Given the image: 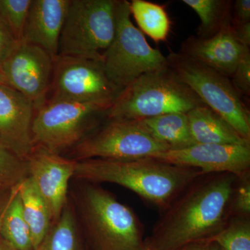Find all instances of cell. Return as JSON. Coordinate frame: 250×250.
<instances>
[{
    "label": "cell",
    "mask_w": 250,
    "mask_h": 250,
    "mask_svg": "<svg viewBox=\"0 0 250 250\" xmlns=\"http://www.w3.org/2000/svg\"><path fill=\"white\" fill-rule=\"evenodd\" d=\"M248 49L237 40L229 24L208 39L189 36L179 52L230 79Z\"/></svg>",
    "instance_id": "9a60e30c"
},
{
    "label": "cell",
    "mask_w": 250,
    "mask_h": 250,
    "mask_svg": "<svg viewBox=\"0 0 250 250\" xmlns=\"http://www.w3.org/2000/svg\"><path fill=\"white\" fill-rule=\"evenodd\" d=\"M116 4L117 0H70L59 56L103 59L116 32Z\"/></svg>",
    "instance_id": "52a82bcc"
},
{
    "label": "cell",
    "mask_w": 250,
    "mask_h": 250,
    "mask_svg": "<svg viewBox=\"0 0 250 250\" xmlns=\"http://www.w3.org/2000/svg\"><path fill=\"white\" fill-rule=\"evenodd\" d=\"M31 0H0V18L21 42Z\"/></svg>",
    "instance_id": "484cf974"
},
{
    "label": "cell",
    "mask_w": 250,
    "mask_h": 250,
    "mask_svg": "<svg viewBox=\"0 0 250 250\" xmlns=\"http://www.w3.org/2000/svg\"><path fill=\"white\" fill-rule=\"evenodd\" d=\"M149 157L197 169L204 174L230 173L239 179L250 175V145L197 143L184 149H168Z\"/></svg>",
    "instance_id": "7c38bea8"
},
{
    "label": "cell",
    "mask_w": 250,
    "mask_h": 250,
    "mask_svg": "<svg viewBox=\"0 0 250 250\" xmlns=\"http://www.w3.org/2000/svg\"><path fill=\"white\" fill-rule=\"evenodd\" d=\"M232 215L250 216V175L239 179L233 195Z\"/></svg>",
    "instance_id": "83f0119b"
},
{
    "label": "cell",
    "mask_w": 250,
    "mask_h": 250,
    "mask_svg": "<svg viewBox=\"0 0 250 250\" xmlns=\"http://www.w3.org/2000/svg\"><path fill=\"white\" fill-rule=\"evenodd\" d=\"M167 65L215 113L223 117L243 139L250 141V113L229 77L179 52L166 57Z\"/></svg>",
    "instance_id": "ba28073f"
},
{
    "label": "cell",
    "mask_w": 250,
    "mask_h": 250,
    "mask_svg": "<svg viewBox=\"0 0 250 250\" xmlns=\"http://www.w3.org/2000/svg\"><path fill=\"white\" fill-rule=\"evenodd\" d=\"M190 132L195 144L250 145L228 122L207 106L187 113Z\"/></svg>",
    "instance_id": "e0dca14e"
},
{
    "label": "cell",
    "mask_w": 250,
    "mask_h": 250,
    "mask_svg": "<svg viewBox=\"0 0 250 250\" xmlns=\"http://www.w3.org/2000/svg\"><path fill=\"white\" fill-rule=\"evenodd\" d=\"M18 187L8 193L0 222V236L16 250H34Z\"/></svg>",
    "instance_id": "44dd1931"
},
{
    "label": "cell",
    "mask_w": 250,
    "mask_h": 250,
    "mask_svg": "<svg viewBox=\"0 0 250 250\" xmlns=\"http://www.w3.org/2000/svg\"><path fill=\"white\" fill-rule=\"evenodd\" d=\"M8 193L9 192L0 196V222H1V216H2L3 210H4Z\"/></svg>",
    "instance_id": "836d02e7"
},
{
    "label": "cell",
    "mask_w": 250,
    "mask_h": 250,
    "mask_svg": "<svg viewBox=\"0 0 250 250\" xmlns=\"http://www.w3.org/2000/svg\"><path fill=\"white\" fill-rule=\"evenodd\" d=\"M131 16L129 1L117 0L116 32L103 57L108 78L121 91L143 74L168 66L166 57L149 45Z\"/></svg>",
    "instance_id": "8992f818"
},
{
    "label": "cell",
    "mask_w": 250,
    "mask_h": 250,
    "mask_svg": "<svg viewBox=\"0 0 250 250\" xmlns=\"http://www.w3.org/2000/svg\"><path fill=\"white\" fill-rule=\"evenodd\" d=\"M200 20L197 37L208 39L231 23L233 1L230 0H183Z\"/></svg>",
    "instance_id": "7402d4cb"
},
{
    "label": "cell",
    "mask_w": 250,
    "mask_h": 250,
    "mask_svg": "<svg viewBox=\"0 0 250 250\" xmlns=\"http://www.w3.org/2000/svg\"><path fill=\"white\" fill-rule=\"evenodd\" d=\"M129 4L130 12L140 30L156 42L166 41L170 31L171 21L165 7L146 0H131Z\"/></svg>",
    "instance_id": "603a6c76"
},
{
    "label": "cell",
    "mask_w": 250,
    "mask_h": 250,
    "mask_svg": "<svg viewBox=\"0 0 250 250\" xmlns=\"http://www.w3.org/2000/svg\"><path fill=\"white\" fill-rule=\"evenodd\" d=\"M54 62L43 49L19 42L1 65L0 74L4 83L32 102L36 111L47 101Z\"/></svg>",
    "instance_id": "8fae6325"
},
{
    "label": "cell",
    "mask_w": 250,
    "mask_h": 250,
    "mask_svg": "<svg viewBox=\"0 0 250 250\" xmlns=\"http://www.w3.org/2000/svg\"><path fill=\"white\" fill-rule=\"evenodd\" d=\"M210 243V240L192 242L177 250H208Z\"/></svg>",
    "instance_id": "1f68e13d"
},
{
    "label": "cell",
    "mask_w": 250,
    "mask_h": 250,
    "mask_svg": "<svg viewBox=\"0 0 250 250\" xmlns=\"http://www.w3.org/2000/svg\"><path fill=\"white\" fill-rule=\"evenodd\" d=\"M19 42L6 23L0 18V68L15 49Z\"/></svg>",
    "instance_id": "f1b7e54d"
},
{
    "label": "cell",
    "mask_w": 250,
    "mask_h": 250,
    "mask_svg": "<svg viewBox=\"0 0 250 250\" xmlns=\"http://www.w3.org/2000/svg\"><path fill=\"white\" fill-rule=\"evenodd\" d=\"M208 250H223L214 242L210 241Z\"/></svg>",
    "instance_id": "e575fe53"
},
{
    "label": "cell",
    "mask_w": 250,
    "mask_h": 250,
    "mask_svg": "<svg viewBox=\"0 0 250 250\" xmlns=\"http://www.w3.org/2000/svg\"><path fill=\"white\" fill-rule=\"evenodd\" d=\"M138 121L156 141L169 149H184L195 144L187 113H168Z\"/></svg>",
    "instance_id": "ac0fdd59"
},
{
    "label": "cell",
    "mask_w": 250,
    "mask_h": 250,
    "mask_svg": "<svg viewBox=\"0 0 250 250\" xmlns=\"http://www.w3.org/2000/svg\"><path fill=\"white\" fill-rule=\"evenodd\" d=\"M112 104L47 101L35 111L33 144L63 155L75 147L106 118Z\"/></svg>",
    "instance_id": "5b68a950"
},
{
    "label": "cell",
    "mask_w": 250,
    "mask_h": 250,
    "mask_svg": "<svg viewBox=\"0 0 250 250\" xmlns=\"http://www.w3.org/2000/svg\"><path fill=\"white\" fill-rule=\"evenodd\" d=\"M77 182L69 197L87 250H145L143 227L134 212L100 184Z\"/></svg>",
    "instance_id": "3957f363"
},
{
    "label": "cell",
    "mask_w": 250,
    "mask_h": 250,
    "mask_svg": "<svg viewBox=\"0 0 250 250\" xmlns=\"http://www.w3.org/2000/svg\"><path fill=\"white\" fill-rule=\"evenodd\" d=\"M29 177L27 161L0 145V196Z\"/></svg>",
    "instance_id": "d4e9b609"
},
{
    "label": "cell",
    "mask_w": 250,
    "mask_h": 250,
    "mask_svg": "<svg viewBox=\"0 0 250 250\" xmlns=\"http://www.w3.org/2000/svg\"><path fill=\"white\" fill-rule=\"evenodd\" d=\"M23 214L27 222L34 250L40 244L54 222L51 210L29 177L18 185Z\"/></svg>",
    "instance_id": "d6986e66"
},
{
    "label": "cell",
    "mask_w": 250,
    "mask_h": 250,
    "mask_svg": "<svg viewBox=\"0 0 250 250\" xmlns=\"http://www.w3.org/2000/svg\"><path fill=\"white\" fill-rule=\"evenodd\" d=\"M250 23V0H236L233 1L231 9V25Z\"/></svg>",
    "instance_id": "f546056e"
},
{
    "label": "cell",
    "mask_w": 250,
    "mask_h": 250,
    "mask_svg": "<svg viewBox=\"0 0 250 250\" xmlns=\"http://www.w3.org/2000/svg\"><path fill=\"white\" fill-rule=\"evenodd\" d=\"M138 121L106 119L65 154L76 161L102 159L132 160L168 150Z\"/></svg>",
    "instance_id": "9c48e42d"
},
{
    "label": "cell",
    "mask_w": 250,
    "mask_h": 250,
    "mask_svg": "<svg viewBox=\"0 0 250 250\" xmlns=\"http://www.w3.org/2000/svg\"><path fill=\"white\" fill-rule=\"evenodd\" d=\"M207 106L195 92L165 68L143 74L124 88L106 113L107 119L139 121Z\"/></svg>",
    "instance_id": "277c9868"
},
{
    "label": "cell",
    "mask_w": 250,
    "mask_h": 250,
    "mask_svg": "<svg viewBox=\"0 0 250 250\" xmlns=\"http://www.w3.org/2000/svg\"><path fill=\"white\" fill-rule=\"evenodd\" d=\"M0 250H18L0 236Z\"/></svg>",
    "instance_id": "d6a6232c"
},
{
    "label": "cell",
    "mask_w": 250,
    "mask_h": 250,
    "mask_svg": "<svg viewBox=\"0 0 250 250\" xmlns=\"http://www.w3.org/2000/svg\"><path fill=\"white\" fill-rule=\"evenodd\" d=\"M34 113L32 102L12 87L0 83V145L25 160L34 147L31 128Z\"/></svg>",
    "instance_id": "5bb4252c"
},
{
    "label": "cell",
    "mask_w": 250,
    "mask_h": 250,
    "mask_svg": "<svg viewBox=\"0 0 250 250\" xmlns=\"http://www.w3.org/2000/svg\"><path fill=\"white\" fill-rule=\"evenodd\" d=\"M85 246L75 208L69 197L62 214L53 222L34 250H85Z\"/></svg>",
    "instance_id": "ffe728a7"
},
{
    "label": "cell",
    "mask_w": 250,
    "mask_h": 250,
    "mask_svg": "<svg viewBox=\"0 0 250 250\" xmlns=\"http://www.w3.org/2000/svg\"><path fill=\"white\" fill-rule=\"evenodd\" d=\"M202 174L197 169L167 164L154 158L93 159L77 161L74 179L121 186L162 212Z\"/></svg>",
    "instance_id": "7a4b0ae2"
},
{
    "label": "cell",
    "mask_w": 250,
    "mask_h": 250,
    "mask_svg": "<svg viewBox=\"0 0 250 250\" xmlns=\"http://www.w3.org/2000/svg\"><path fill=\"white\" fill-rule=\"evenodd\" d=\"M239 179L230 173L197 177L161 212L146 246L151 250H177L192 242L211 239L232 216Z\"/></svg>",
    "instance_id": "6da1fadb"
},
{
    "label": "cell",
    "mask_w": 250,
    "mask_h": 250,
    "mask_svg": "<svg viewBox=\"0 0 250 250\" xmlns=\"http://www.w3.org/2000/svg\"><path fill=\"white\" fill-rule=\"evenodd\" d=\"M0 83H4V80H3L2 77H1V74H0Z\"/></svg>",
    "instance_id": "d590c367"
},
{
    "label": "cell",
    "mask_w": 250,
    "mask_h": 250,
    "mask_svg": "<svg viewBox=\"0 0 250 250\" xmlns=\"http://www.w3.org/2000/svg\"><path fill=\"white\" fill-rule=\"evenodd\" d=\"M231 29L237 40L239 41L244 47L250 48V23L241 24V25H231Z\"/></svg>",
    "instance_id": "4dcf8cb0"
},
{
    "label": "cell",
    "mask_w": 250,
    "mask_h": 250,
    "mask_svg": "<svg viewBox=\"0 0 250 250\" xmlns=\"http://www.w3.org/2000/svg\"><path fill=\"white\" fill-rule=\"evenodd\" d=\"M231 83L241 96L250 95V50L243 56L231 78Z\"/></svg>",
    "instance_id": "4316f807"
},
{
    "label": "cell",
    "mask_w": 250,
    "mask_h": 250,
    "mask_svg": "<svg viewBox=\"0 0 250 250\" xmlns=\"http://www.w3.org/2000/svg\"><path fill=\"white\" fill-rule=\"evenodd\" d=\"M26 161L29 177L48 205L54 222L68 202L77 161L40 146L33 147Z\"/></svg>",
    "instance_id": "4fadbf2b"
},
{
    "label": "cell",
    "mask_w": 250,
    "mask_h": 250,
    "mask_svg": "<svg viewBox=\"0 0 250 250\" xmlns=\"http://www.w3.org/2000/svg\"><path fill=\"white\" fill-rule=\"evenodd\" d=\"M145 250H151L149 249V248H148V247L146 246V249H145Z\"/></svg>",
    "instance_id": "8d00e7d4"
},
{
    "label": "cell",
    "mask_w": 250,
    "mask_h": 250,
    "mask_svg": "<svg viewBox=\"0 0 250 250\" xmlns=\"http://www.w3.org/2000/svg\"><path fill=\"white\" fill-rule=\"evenodd\" d=\"M70 0H31L20 42L43 49L54 61Z\"/></svg>",
    "instance_id": "2e32d148"
},
{
    "label": "cell",
    "mask_w": 250,
    "mask_h": 250,
    "mask_svg": "<svg viewBox=\"0 0 250 250\" xmlns=\"http://www.w3.org/2000/svg\"><path fill=\"white\" fill-rule=\"evenodd\" d=\"M210 241L223 250H250V216L232 215Z\"/></svg>",
    "instance_id": "cb8c5ba5"
},
{
    "label": "cell",
    "mask_w": 250,
    "mask_h": 250,
    "mask_svg": "<svg viewBox=\"0 0 250 250\" xmlns=\"http://www.w3.org/2000/svg\"><path fill=\"white\" fill-rule=\"evenodd\" d=\"M121 92L108 78L103 59L59 56L47 101L112 104Z\"/></svg>",
    "instance_id": "30bf717a"
}]
</instances>
